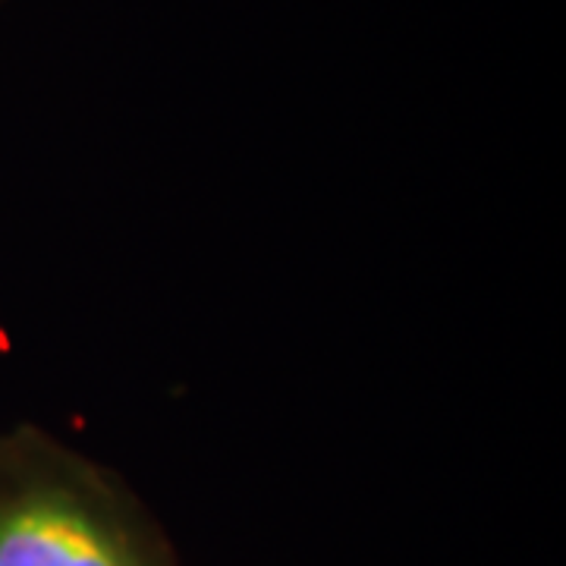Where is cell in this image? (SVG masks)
Segmentation results:
<instances>
[{"instance_id": "6da1fadb", "label": "cell", "mask_w": 566, "mask_h": 566, "mask_svg": "<svg viewBox=\"0 0 566 566\" xmlns=\"http://www.w3.org/2000/svg\"><path fill=\"white\" fill-rule=\"evenodd\" d=\"M0 566H182L114 469L39 424L0 434Z\"/></svg>"}]
</instances>
